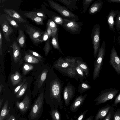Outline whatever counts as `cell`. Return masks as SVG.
<instances>
[{
	"mask_svg": "<svg viewBox=\"0 0 120 120\" xmlns=\"http://www.w3.org/2000/svg\"><path fill=\"white\" fill-rule=\"evenodd\" d=\"M120 103V92L116 96L113 103L112 105L113 107H117L118 104Z\"/></svg>",
	"mask_w": 120,
	"mask_h": 120,
	"instance_id": "obj_43",
	"label": "cell"
},
{
	"mask_svg": "<svg viewBox=\"0 0 120 120\" xmlns=\"http://www.w3.org/2000/svg\"><path fill=\"white\" fill-rule=\"evenodd\" d=\"M116 19V23L117 26L119 28L120 27V15L117 17Z\"/></svg>",
	"mask_w": 120,
	"mask_h": 120,
	"instance_id": "obj_49",
	"label": "cell"
},
{
	"mask_svg": "<svg viewBox=\"0 0 120 120\" xmlns=\"http://www.w3.org/2000/svg\"><path fill=\"white\" fill-rule=\"evenodd\" d=\"M49 71L46 69H44L42 71L40 75L38 82V87L40 88L42 86L43 83L46 78L47 75Z\"/></svg>",
	"mask_w": 120,
	"mask_h": 120,
	"instance_id": "obj_30",
	"label": "cell"
},
{
	"mask_svg": "<svg viewBox=\"0 0 120 120\" xmlns=\"http://www.w3.org/2000/svg\"><path fill=\"white\" fill-rule=\"evenodd\" d=\"M4 99H1L0 100V109L1 108V105H2V104L3 102V100Z\"/></svg>",
	"mask_w": 120,
	"mask_h": 120,
	"instance_id": "obj_54",
	"label": "cell"
},
{
	"mask_svg": "<svg viewBox=\"0 0 120 120\" xmlns=\"http://www.w3.org/2000/svg\"><path fill=\"white\" fill-rule=\"evenodd\" d=\"M113 107L112 105H107L99 109L94 120H103L110 110Z\"/></svg>",
	"mask_w": 120,
	"mask_h": 120,
	"instance_id": "obj_13",
	"label": "cell"
},
{
	"mask_svg": "<svg viewBox=\"0 0 120 120\" xmlns=\"http://www.w3.org/2000/svg\"><path fill=\"white\" fill-rule=\"evenodd\" d=\"M51 19L52 20L57 24L60 25L62 26L64 22V18L60 15L56 13H53L51 15Z\"/></svg>",
	"mask_w": 120,
	"mask_h": 120,
	"instance_id": "obj_27",
	"label": "cell"
},
{
	"mask_svg": "<svg viewBox=\"0 0 120 120\" xmlns=\"http://www.w3.org/2000/svg\"><path fill=\"white\" fill-rule=\"evenodd\" d=\"M100 33L99 25L97 24H95L93 28L91 34L94 49L93 54L94 58H96L100 48Z\"/></svg>",
	"mask_w": 120,
	"mask_h": 120,
	"instance_id": "obj_7",
	"label": "cell"
},
{
	"mask_svg": "<svg viewBox=\"0 0 120 120\" xmlns=\"http://www.w3.org/2000/svg\"><path fill=\"white\" fill-rule=\"evenodd\" d=\"M94 118V116L91 115L87 118L85 120H93Z\"/></svg>",
	"mask_w": 120,
	"mask_h": 120,
	"instance_id": "obj_53",
	"label": "cell"
},
{
	"mask_svg": "<svg viewBox=\"0 0 120 120\" xmlns=\"http://www.w3.org/2000/svg\"><path fill=\"white\" fill-rule=\"evenodd\" d=\"M26 32L34 44L38 45L42 42V37L43 32L27 24L24 25Z\"/></svg>",
	"mask_w": 120,
	"mask_h": 120,
	"instance_id": "obj_8",
	"label": "cell"
},
{
	"mask_svg": "<svg viewBox=\"0 0 120 120\" xmlns=\"http://www.w3.org/2000/svg\"><path fill=\"white\" fill-rule=\"evenodd\" d=\"M75 93V88L70 82L64 87L63 92V98L65 105L68 106L71 101L74 97Z\"/></svg>",
	"mask_w": 120,
	"mask_h": 120,
	"instance_id": "obj_10",
	"label": "cell"
},
{
	"mask_svg": "<svg viewBox=\"0 0 120 120\" xmlns=\"http://www.w3.org/2000/svg\"><path fill=\"white\" fill-rule=\"evenodd\" d=\"M28 13L35 16L38 17L45 18L46 17L45 15L43 13L40 12H36L30 11L28 12Z\"/></svg>",
	"mask_w": 120,
	"mask_h": 120,
	"instance_id": "obj_44",
	"label": "cell"
},
{
	"mask_svg": "<svg viewBox=\"0 0 120 120\" xmlns=\"http://www.w3.org/2000/svg\"><path fill=\"white\" fill-rule=\"evenodd\" d=\"M114 107H113L110 110L107 115L103 120H112L114 113Z\"/></svg>",
	"mask_w": 120,
	"mask_h": 120,
	"instance_id": "obj_40",
	"label": "cell"
},
{
	"mask_svg": "<svg viewBox=\"0 0 120 120\" xmlns=\"http://www.w3.org/2000/svg\"><path fill=\"white\" fill-rule=\"evenodd\" d=\"M3 38L1 32L0 31V55L1 56L2 55V46Z\"/></svg>",
	"mask_w": 120,
	"mask_h": 120,
	"instance_id": "obj_48",
	"label": "cell"
},
{
	"mask_svg": "<svg viewBox=\"0 0 120 120\" xmlns=\"http://www.w3.org/2000/svg\"><path fill=\"white\" fill-rule=\"evenodd\" d=\"M76 62L84 71L86 77H89L90 74L88 66L86 63L83 61L82 58L78 57Z\"/></svg>",
	"mask_w": 120,
	"mask_h": 120,
	"instance_id": "obj_21",
	"label": "cell"
},
{
	"mask_svg": "<svg viewBox=\"0 0 120 120\" xmlns=\"http://www.w3.org/2000/svg\"><path fill=\"white\" fill-rule=\"evenodd\" d=\"M3 87V85L1 84L0 85V93H1V91L2 90V88Z\"/></svg>",
	"mask_w": 120,
	"mask_h": 120,
	"instance_id": "obj_55",
	"label": "cell"
},
{
	"mask_svg": "<svg viewBox=\"0 0 120 120\" xmlns=\"http://www.w3.org/2000/svg\"><path fill=\"white\" fill-rule=\"evenodd\" d=\"M64 5L71 11H74L78 10L76 5L78 0H56Z\"/></svg>",
	"mask_w": 120,
	"mask_h": 120,
	"instance_id": "obj_19",
	"label": "cell"
},
{
	"mask_svg": "<svg viewBox=\"0 0 120 120\" xmlns=\"http://www.w3.org/2000/svg\"><path fill=\"white\" fill-rule=\"evenodd\" d=\"M10 80L12 85L15 86L18 84L21 80V76L18 71H16L10 76Z\"/></svg>",
	"mask_w": 120,
	"mask_h": 120,
	"instance_id": "obj_26",
	"label": "cell"
},
{
	"mask_svg": "<svg viewBox=\"0 0 120 120\" xmlns=\"http://www.w3.org/2000/svg\"><path fill=\"white\" fill-rule=\"evenodd\" d=\"M24 15L30 19L35 22L37 24L39 25H44L43 18L31 15L28 12L24 13Z\"/></svg>",
	"mask_w": 120,
	"mask_h": 120,
	"instance_id": "obj_25",
	"label": "cell"
},
{
	"mask_svg": "<svg viewBox=\"0 0 120 120\" xmlns=\"http://www.w3.org/2000/svg\"><path fill=\"white\" fill-rule=\"evenodd\" d=\"M48 27H49L52 31V36L58 35V28L57 24L51 19L48 20L47 23Z\"/></svg>",
	"mask_w": 120,
	"mask_h": 120,
	"instance_id": "obj_23",
	"label": "cell"
},
{
	"mask_svg": "<svg viewBox=\"0 0 120 120\" xmlns=\"http://www.w3.org/2000/svg\"><path fill=\"white\" fill-rule=\"evenodd\" d=\"M109 64L118 75L120 74V58L118 56L115 48L113 47L111 51Z\"/></svg>",
	"mask_w": 120,
	"mask_h": 120,
	"instance_id": "obj_11",
	"label": "cell"
},
{
	"mask_svg": "<svg viewBox=\"0 0 120 120\" xmlns=\"http://www.w3.org/2000/svg\"><path fill=\"white\" fill-rule=\"evenodd\" d=\"M48 38L49 36L48 33L46 31H45L43 32L42 36V41H47Z\"/></svg>",
	"mask_w": 120,
	"mask_h": 120,
	"instance_id": "obj_46",
	"label": "cell"
},
{
	"mask_svg": "<svg viewBox=\"0 0 120 120\" xmlns=\"http://www.w3.org/2000/svg\"><path fill=\"white\" fill-rule=\"evenodd\" d=\"M78 57L67 56L60 57L53 63L52 68L59 71L76 65Z\"/></svg>",
	"mask_w": 120,
	"mask_h": 120,
	"instance_id": "obj_4",
	"label": "cell"
},
{
	"mask_svg": "<svg viewBox=\"0 0 120 120\" xmlns=\"http://www.w3.org/2000/svg\"><path fill=\"white\" fill-rule=\"evenodd\" d=\"M7 0H0V2H2L3 1H3V2H4V1H7Z\"/></svg>",
	"mask_w": 120,
	"mask_h": 120,
	"instance_id": "obj_57",
	"label": "cell"
},
{
	"mask_svg": "<svg viewBox=\"0 0 120 120\" xmlns=\"http://www.w3.org/2000/svg\"><path fill=\"white\" fill-rule=\"evenodd\" d=\"M76 70L78 78L80 79V82H82L84 79H86V76L84 71L76 62Z\"/></svg>",
	"mask_w": 120,
	"mask_h": 120,
	"instance_id": "obj_34",
	"label": "cell"
},
{
	"mask_svg": "<svg viewBox=\"0 0 120 120\" xmlns=\"http://www.w3.org/2000/svg\"><path fill=\"white\" fill-rule=\"evenodd\" d=\"M92 87L88 81L86 80L83 81L79 85L78 89V92L81 94L87 90L91 89Z\"/></svg>",
	"mask_w": 120,
	"mask_h": 120,
	"instance_id": "obj_24",
	"label": "cell"
},
{
	"mask_svg": "<svg viewBox=\"0 0 120 120\" xmlns=\"http://www.w3.org/2000/svg\"><path fill=\"white\" fill-rule=\"evenodd\" d=\"M113 120H120V108H118L114 112Z\"/></svg>",
	"mask_w": 120,
	"mask_h": 120,
	"instance_id": "obj_42",
	"label": "cell"
},
{
	"mask_svg": "<svg viewBox=\"0 0 120 120\" xmlns=\"http://www.w3.org/2000/svg\"><path fill=\"white\" fill-rule=\"evenodd\" d=\"M83 22L64 19V22L62 26L66 31L70 34H77L81 32Z\"/></svg>",
	"mask_w": 120,
	"mask_h": 120,
	"instance_id": "obj_6",
	"label": "cell"
},
{
	"mask_svg": "<svg viewBox=\"0 0 120 120\" xmlns=\"http://www.w3.org/2000/svg\"><path fill=\"white\" fill-rule=\"evenodd\" d=\"M0 24L5 38L8 42L10 41L9 36L12 33L13 30L6 20L2 22Z\"/></svg>",
	"mask_w": 120,
	"mask_h": 120,
	"instance_id": "obj_14",
	"label": "cell"
},
{
	"mask_svg": "<svg viewBox=\"0 0 120 120\" xmlns=\"http://www.w3.org/2000/svg\"><path fill=\"white\" fill-rule=\"evenodd\" d=\"M7 120H9V118Z\"/></svg>",
	"mask_w": 120,
	"mask_h": 120,
	"instance_id": "obj_58",
	"label": "cell"
},
{
	"mask_svg": "<svg viewBox=\"0 0 120 120\" xmlns=\"http://www.w3.org/2000/svg\"><path fill=\"white\" fill-rule=\"evenodd\" d=\"M119 105H120V103L119 104Z\"/></svg>",
	"mask_w": 120,
	"mask_h": 120,
	"instance_id": "obj_59",
	"label": "cell"
},
{
	"mask_svg": "<svg viewBox=\"0 0 120 120\" xmlns=\"http://www.w3.org/2000/svg\"><path fill=\"white\" fill-rule=\"evenodd\" d=\"M59 72L69 78L75 79L78 82V81L79 78L76 70V65L60 71Z\"/></svg>",
	"mask_w": 120,
	"mask_h": 120,
	"instance_id": "obj_17",
	"label": "cell"
},
{
	"mask_svg": "<svg viewBox=\"0 0 120 120\" xmlns=\"http://www.w3.org/2000/svg\"><path fill=\"white\" fill-rule=\"evenodd\" d=\"M116 11H111L109 13L107 18V22L110 30L114 32V18L117 13Z\"/></svg>",
	"mask_w": 120,
	"mask_h": 120,
	"instance_id": "obj_22",
	"label": "cell"
},
{
	"mask_svg": "<svg viewBox=\"0 0 120 120\" xmlns=\"http://www.w3.org/2000/svg\"><path fill=\"white\" fill-rule=\"evenodd\" d=\"M11 47L12 49L13 57L14 61L16 63L19 62L21 57L20 47L15 41L13 43Z\"/></svg>",
	"mask_w": 120,
	"mask_h": 120,
	"instance_id": "obj_15",
	"label": "cell"
},
{
	"mask_svg": "<svg viewBox=\"0 0 120 120\" xmlns=\"http://www.w3.org/2000/svg\"><path fill=\"white\" fill-rule=\"evenodd\" d=\"M94 0H83L82 13H84L90 4Z\"/></svg>",
	"mask_w": 120,
	"mask_h": 120,
	"instance_id": "obj_38",
	"label": "cell"
},
{
	"mask_svg": "<svg viewBox=\"0 0 120 120\" xmlns=\"http://www.w3.org/2000/svg\"><path fill=\"white\" fill-rule=\"evenodd\" d=\"M46 31H47L48 35L49 38L51 37L52 31L51 29L49 27H47Z\"/></svg>",
	"mask_w": 120,
	"mask_h": 120,
	"instance_id": "obj_50",
	"label": "cell"
},
{
	"mask_svg": "<svg viewBox=\"0 0 120 120\" xmlns=\"http://www.w3.org/2000/svg\"><path fill=\"white\" fill-rule=\"evenodd\" d=\"M26 79H24L22 82L18 86H17L14 90V93L15 94H16L18 92L22 86H23L24 84L25 83Z\"/></svg>",
	"mask_w": 120,
	"mask_h": 120,
	"instance_id": "obj_47",
	"label": "cell"
},
{
	"mask_svg": "<svg viewBox=\"0 0 120 120\" xmlns=\"http://www.w3.org/2000/svg\"><path fill=\"white\" fill-rule=\"evenodd\" d=\"M50 114L52 120H61V115L57 108H52Z\"/></svg>",
	"mask_w": 120,
	"mask_h": 120,
	"instance_id": "obj_31",
	"label": "cell"
},
{
	"mask_svg": "<svg viewBox=\"0 0 120 120\" xmlns=\"http://www.w3.org/2000/svg\"><path fill=\"white\" fill-rule=\"evenodd\" d=\"M8 102L7 100L5 103L2 109L0 115V120H3L9 111L8 109Z\"/></svg>",
	"mask_w": 120,
	"mask_h": 120,
	"instance_id": "obj_33",
	"label": "cell"
},
{
	"mask_svg": "<svg viewBox=\"0 0 120 120\" xmlns=\"http://www.w3.org/2000/svg\"><path fill=\"white\" fill-rule=\"evenodd\" d=\"M27 86L28 83L26 82L17 92L16 96L17 98H20L23 95L26 90Z\"/></svg>",
	"mask_w": 120,
	"mask_h": 120,
	"instance_id": "obj_35",
	"label": "cell"
},
{
	"mask_svg": "<svg viewBox=\"0 0 120 120\" xmlns=\"http://www.w3.org/2000/svg\"><path fill=\"white\" fill-rule=\"evenodd\" d=\"M76 118V117L75 116L74 117V119H73L72 118H71L70 120H75V119Z\"/></svg>",
	"mask_w": 120,
	"mask_h": 120,
	"instance_id": "obj_56",
	"label": "cell"
},
{
	"mask_svg": "<svg viewBox=\"0 0 120 120\" xmlns=\"http://www.w3.org/2000/svg\"><path fill=\"white\" fill-rule=\"evenodd\" d=\"M49 96L52 108H63L62 93L63 83L60 78L53 71L49 85Z\"/></svg>",
	"mask_w": 120,
	"mask_h": 120,
	"instance_id": "obj_1",
	"label": "cell"
},
{
	"mask_svg": "<svg viewBox=\"0 0 120 120\" xmlns=\"http://www.w3.org/2000/svg\"><path fill=\"white\" fill-rule=\"evenodd\" d=\"M24 60L26 63L36 64L38 63L39 60L34 57L26 53H25Z\"/></svg>",
	"mask_w": 120,
	"mask_h": 120,
	"instance_id": "obj_32",
	"label": "cell"
},
{
	"mask_svg": "<svg viewBox=\"0 0 120 120\" xmlns=\"http://www.w3.org/2000/svg\"><path fill=\"white\" fill-rule=\"evenodd\" d=\"M30 103L29 97L26 95L22 101L19 102L18 101H16V106L22 112H24L29 109Z\"/></svg>",
	"mask_w": 120,
	"mask_h": 120,
	"instance_id": "obj_18",
	"label": "cell"
},
{
	"mask_svg": "<svg viewBox=\"0 0 120 120\" xmlns=\"http://www.w3.org/2000/svg\"><path fill=\"white\" fill-rule=\"evenodd\" d=\"M4 11L8 15L16 20L23 23L26 22V21L20 14L14 10L11 9L5 8L4 9Z\"/></svg>",
	"mask_w": 120,
	"mask_h": 120,
	"instance_id": "obj_16",
	"label": "cell"
},
{
	"mask_svg": "<svg viewBox=\"0 0 120 120\" xmlns=\"http://www.w3.org/2000/svg\"><path fill=\"white\" fill-rule=\"evenodd\" d=\"M28 54L37 58L39 61H41L43 60V58L37 52L33 50H29Z\"/></svg>",
	"mask_w": 120,
	"mask_h": 120,
	"instance_id": "obj_41",
	"label": "cell"
},
{
	"mask_svg": "<svg viewBox=\"0 0 120 120\" xmlns=\"http://www.w3.org/2000/svg\"><path fill=\"white\" fill-rule=\"evenodd\" d=\"M87 96L86 94L84 95L81 94L77 97L71 105L69 110L73 112L77 111L83 104Z\"/></svg>",
	"mask_w": 120,
	"mask_h": 120,
	"instance_id": "obj_12",
	"label": "cell"
},
{
	"mask_svg": "<svg viewBox=\"0 0 120 120\" xmlns=\"http://www.w3.org/2000/svg\"><path fill=\"white\" fill-rule=\"evenodd\" d=\"M88 111L86 110L82 112L79 114L76 120H83Z\"/></svg>",
	"mask_w": 120,
	"mask_h": 120,
	"instance_id": "obj_45",
	"label": "cell"
},
{
	"mask_svg": "<svg viewBox=\"0 0 120 120\" xmlns=\"http://www.w3.org/2000/svg\"><path fill=\"white\" fill-rule=\"evenodd\" d=\"M119 91V89L113 88H107L101 91L94 101L95 105H98L113 99Z\"/></svg>",
	"mask_w": 120,
	"mask_h": 120,
	"instance_id": "obj_5",
	"label": "cell"
},
{
	"mask_svg": "<svg viewBox=\"0 0 120 120\" xmlns=\"http://www.w3.org/2000/svg\"><path fill=\"white\" fill-rule=\"evenodd\" d=\"M50 38H49L47 41L43 48V50L44 51L46 57L47 56L52 48V47L50 43Z\"/></svg>",
	"mask_w": 120,
	"mask_h": 120,
	"instance_id": "obj_37",
	"label": "cell"
},
{
	"mask_svg": "<svg viewBox=\"0 0 120 120\" xmlns=\"http://www.w3.org/2000/svg\"><path fill=\"white\" fill-rule=\"evenodd\" d=\"M44 97V93L42 92L35 100L30 112V115L31 119L37 118L40 114L43 103Z\"/></svg>",
	"mask_w": 120,
	"mask_h": 120,
	"instance_id": "obj_9",
	"label": "cell"
},
{
	"mask_svg": "<svg viewBox=\"0 0 120 120\" xmlns=\"http://www.w3.org/2000/svg\"><path fill=\"white\" fill-rule=\"evenodd\" d=\"M105 42L103 41L101 47L99 50L97 56L94 62V69L93 74V79L94 80L99 77L105 54Z\"/></svg>",
	"mask_w": 120,
	"mask_h": 120,
	"instance_id": "obj_3",
	"label": "cell"
},
{
	"mask_svg": "<svg viewBox=\"0 0 120 120\" xmlns=\"http://www.w3.org/2000/svg\"><path fill=\"white\" fill-rule=\"evenodd\" d=\"M25 40V36L23 31L22 30L19 29L17 41L20 47H23L24 46Z\"/></svg>",
	"mask_w": 120,
	"mask_h": 120,
	"instance_id": "obj_29",
	"label": "cell"
},
{
	"mask_svg": "<svg viewBox=\"0 0 120 120\" xmlns=\"http://www.w3.org/2000/svg\"><path fill=\"white\" fill-rule=\"evenodd\" d=\"M103 3L100 0H96L91 5L88 12L89 14L93 15L99 11L102 7Z\"/></svg>",
	"mask_w": 120,
	"mask_h": 120,
	"instance_id": "obj_20",
	"label": "cell"
},
{
	"mask_svg": "<svg viewBox=\"0 0 120 120\" xmlns=\"http://www.w3.org/2000/svg\"><path fill=\"white\" fill-rule=\"evenodd\" d=\"M6 18L9 23L14 27L17 28L19 27V25L15 19L8 15L6 16Z\"/></svg>",
	"mask_w": 120,
	"mask_h": 120,
	"instance_id": "obj_39",
	"label": "cell"
},
{
	"mask_svg": "<svg viewBox=\"0 0 120 120\" xmlns=\"http://www.w3.org/2000/svg\"><path fill=\"white\" fill-rule=\"evenodd\" d=\"M51 8L59 13L64 18L77 21L78 16L69 10L66 7L52 0H48Z\"/></svg>",
	"mask_w": 120,
	"mask_h": 120,
	"instance_id": "obj_2",
	"label": "cell"
},
{
	"mask_svg": "<svg viewBox=\"0 0 120 120\" xmlns=\"http://www.w3.org/2000/svg\"><path fill=\"white\" fill-rule=\"evenodd\" d=\"M9 120H15L14 116L13 115H11L9 118Z\"/></svg>",
	"mask_w": 120,
	"mask_h": 120,
	"instance_id": "obj_52",
	"label": "cell"
},
{
	"mask_svg": "<svg viewBox=\"0 0 120 120\" xmlns=\"http://www.w3.org/2000/svg\"><path fill=\"white\" fill-rule=\"evenodd\" d=\"M107 1L110 3L112 2L120 3V0H108Z\"/></svg>",
	"mask_w": 120,
	"mask_h": 120,
	"instance_id": "obj_51",
	"label": "cell"
},
{
	"mask_svg": "<svg viewBox=\"0 0 120 120\" xmlns=\"http://www.w3.org/2000/svg\"><path fill=\"white\" fill-rule=\"evenodd\" d=\"M34 67L32 65L27 63L24 64L22 68V72L24 75H26L30 71L32 70Z\"/></svg>",
	"mask_w": 120,
	"mask_h": 120,
	"instance_id": "obj_36",
	"label": "cell"
},
{
	"mask_svg": "<svg viewBox=\"0 0 120 120\" xmlns=\"http://www.w3.org/2000/svg\"><path fill=\"white\" fill-rule=\"evenodd\" d=\"M58 35L51 37V43L54 48L57 50L62 54H64L62 51L58 41Z\"/></svg>",
	"mask_w": 120,
	"mask_h": 120,
	"instance_id": "obj_28",
	"label": "cell"
}]
</instances>
